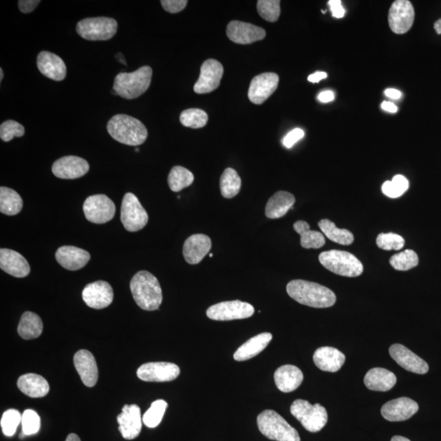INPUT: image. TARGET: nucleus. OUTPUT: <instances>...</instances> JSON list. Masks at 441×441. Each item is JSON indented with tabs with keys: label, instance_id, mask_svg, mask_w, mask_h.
Wrapping results in <instances>:
<instances>
[{
	"label": "nucleus",
	"instance_id": "obj_1",
	"mask_svg": "<svg viewBox=\"0 0 441 441\" xmlns=\"http://www.w3.org/2000/svg\"><path fill=\"white\" fill-rule=\"evenodd\" d=\"M289 297L295 301L314 308H328L336 303V295L331 289L303 280L290 281L286 287Z\"/></svg>",
	"mask_w": 441,
	"mask_h": 441
},
{
	"label": "nucleus",
	"instance_id": "obj_2",
	"mask_svg": "<svg viewBox=\"0 0 441 441\" xmlns=\"http://www.w3.org/2000/svg\"><path fill=\"white\" fill-rule=\"evenodd\" d=\"M130 289L136 303L145 311H156L162 303L161 284L149 271H138L131 280Z\"/></svg>",
	"mask_w": 441,
	"mask_h": 441
},
{
	"label": "nucleus",
	"instance_id": "obj_3",
	"mask_svg": "<svg viewBox=\"0 0 441 441\" xmlns=\"http://www.w3.org/2000/svg\"><path fill=\"white\" fill-rule=\"evenodd\" d=\"M108 131L117 142L133 147L143 144L148 137V131L140 120L124 114L116 115L108 121Z\"/></svg>",
	"mask_w": 441,
	"mask_h": 441
},
{
	"label": "nucleus",
	"instance_id": "obj_4",
	"mask_svg": "<svg viewBox=\"0 0 441 441\" xmlns=\"http://www.w3.org/2000/svg\"><path fill=\"white\" fill-rule=\"evenodd\" d=\"M152 69L148 66L132 73H120L115 76L113 89L125 99H134L143 95L151 85Z\"/></svg>",
	"mask_w": 441,
	"mask_h": 441
},
{
	"label": "nucleus",
	"instance_id": "obj_5",
	"mask_svg": "<svg viewBox=\"0 0 441 441\" xmlns=\"http://www.w3.org/2000/svg\"><path fill=\"white\" fill-rule=\"evenodd\" d=\"M256 423L261 433L266 438L276 441H301L297 430L274 410L261 412Z\"/></svg>",
	"mask_w": 441,
	"mask_h": 441
},
{
	"label": "nucleus",
	"instance_id": "obj_6",
	"mask_svg": "<svg viewBox=\"0 0 441 441\" xmlns=\"http://www.w3.org/2000/svg\"><path fill=\"white\" fill-rule=\"evenodd\" d=\"M319 261L324 268L346 277H357L363 273L361 261L355 255L346 251L323 252L319 256Z\"/></svg>",
	"mask_w": 441,
	"mask_h": 441
},
{
	"label": "nucleus",
	"instance_id": "obj_7",
	"mask_svg": "<svg viewBox=\"0 0 441 441\" xmlns=\"http://www.w3.org/2000/svg\"><path fill=\"white\" fill-rule=\"evenodd\" d=\"M291 414L310 433H318L327 424L328 413L324 406L312 405L305 400H296L290 407Z\"/></svg>",
	"mask_w": 441,
	"mask_h": 441
},
{
	"label": "nucleus",
	"instance_id": "obj_8",
	"mask_svg": "<svg viewBox=\"0 0 441 441\" xmlns=\"http://www.w3.org/2000/svg\"><path fill=\"white\" fill-rule=\"evenodd\" d=\"M118 23L114 18L99 17L85 18L77 24L76 31L90 41H109L117 32Z\"/></svg>",
	"mask_w": 441,
	"mask_h": 441
},
{
	"label": "nucleus",
	"instance_id": "obj_9",
	"mask_svg": "<svg viewBox=\"0 0 441 441\" xmlns=\"http://www.w3.org/2000/svg\"><path fill=\"white\" fill-rule=\"evenodd\" d=\"M120 219L124 229L129 232L142 230L148 224V213L134 194H125L121 205Z\"/></svg>",
	"mask_w": 441,
	"mask_h": 441
},
{
	"label": "nucleus",
	"instance_id": "obj_10",
	"mask_svg": "<svg viewBox=\"0 0 441 441\" xmlns=\"http://www.w3.org/2000/svg\"><path fill=\"white\" fill-rule=\"evenodd\" d=\"M254 314V308L251 304L241 302L240 300L212 305L206 312L208 318L218 321L250 318Z\"/></svg>",
	"mask_w": 441,
	"mask_h": 441
},
{
	"label": "nucleus",
	"instance_id": "obj_11",
	"mask_svg": "<svg viewBox=\"0 0 441 441\" xmlns=\"http://www.w3.org/2000/svg\"><path fill=\"white\" fill-rule=\"evenodd\" d=\"M83 210L86 219L96 224H106L115 215L114 202L103 194L87 198Z\"/></svg>",
	"mask_w": 441,
	"mask_h": 441
},
{
	"label": "nucleus",
	"instance_id": "obj_12",
	"mask_svg": "<svg viewBox=\"0 0 441 441\" xmlns=\"http://www.w3.org/2000/svg\"><path fill=\"white\" fill-rule=\"evenodd\" d=\"M414 17V8L411 2L408 0H396L391 4L389 13L391 30L398 35H403L413 27Z\"/></svg>",
	"mask_w": 441,
	"mask_h": 441
},
{
	"label": "nucleus",
	"instance_id": "obj_13",
	"mask_svg": "<svg viewBox=\"0 0 441 441\" xmlns=\"http://www.w3.org/2000/svg\"><path fill=\"white\" fill-rule=\"evenodd\" d=\"M180 369L173 363L150 362L140 366L137 371L138 379L145 382H164L175 380Z\"/></svg>",
	"mask_w": 441,
	"mask_h": 441
},
{
	"label": "nucleus",
	"instance_id": "obj_14",
	"mask_svg": "<svg viewBox=\"0 0 441 441\" xmlns=\"http://www.w3.org/2000/svg\"><path fill=\"white\" fill-rule=\"evenodd\" d=\"M224 72V66L219 62L215 59L206 60L203 63L200 77L194 86L195 93L205 94L216 90L221 84Z\"/></svg>",
	"mask_w": 441,
	"mask_h": 441
},
{
	"label": "nucleus",
	"instance_id": "obj_15",
	"mask_svg": "<svg viewBox=\"0 0 441 441\" xmlns=\"http://www.w3.org/2000/svg\"><path fill=\"white\" fill-rule=\"evenodd\" d=\"M279 75L275 73H263L251 81L248 96L252 103L261 105L277 89Z\"/></svg>",
	"mask_w": 441,
	"mask_h": 441
},
{
	"label": "nucleus",
	"instance_id": "obj_16",
	"mask_svg": "<svg viewBox=\"0 0 441 441\" xmlns=\"http://www.w3.org/2000/svg\"><path fill=\"white\" fill-rule=\"evenodd\" d=\"M82 297L87 306L94 309H103L113 302L114 292L110 284L99 280L87 284L82 292Z\"/></svg>",
	"mask_w": 441,
	"mask_h": 441
},
{
	"label": "nucleus",
	"instance_id": "obj_17",
	"mask_svg": "<svg viewBox=\"0 0 441 441\" xmlns=\"http://www.w3.org/2000/svg\"><path fill=\"white\" fill-rule=\"evenodd\" d=\"M226 35L232 42L238 45H250L263 41L266 33L264 29L253 24L232 21L227 26Z\"/></svg>",
	"mask_w": 441,
	"mask_h": 441
},
{
	"label": "nucleus",
	"instance_id": "obj_18",
	"mask_svg": "<svg viewBox=\"0 0 441 441\" xmlns=\"http://www.w3.org/2000/svg\"><path fill=\"white\" fill-rule=\"evenodd\" d=\"M89 171V163L85 159L75 156L58 159L52 167V172L55 176L69 180L83 177Z\"/></svg>",
	"mask_w": 441,
	"mask_h": 441
},
{
	"label": "nucleus",
	"instance_id": "obj_19",
	"mask_svg": "<svg viewBox=\"0 0 441 441\" xmlns=\"http://www.w3.org/2000/svg\"><path fill=\"white\" fill-rule=\"evenodd\" d=\"M389 353L391 358L407 371L425 375L429 370L428 363L401 344L391 345Z\"/></svg>",
	"mask_w": 441,
	"mask_h": 441
},
{
	"label": "nucleus",
	"instance_id": "obj_20",
	"mask_svg": "<svg viewBox=\"0 0 441 441\" xmlns=\"http://www.w3.org/2000/svg\"><path fill=\"white\" fill-rule=\"evenodd\" d=\"M419 409V406L416 401L408 397H400L384 405L381 414L387 421H402L410 419L418 413Z\"/></svg>",
	"mask_w": 441,
	"mask_h": 441
},
{
	"label": "nucleus",
	"instance_id": "obj_21",
	"mask_svg": "<svg viewBox=\"0 0 441 441\" xmlns=\"http://www.w3.org/2000/svg\"><path fill=\"white\" fill-rule=\"evenodd\" d=\"M119 431L125 440L137 438L143 428L140 410L137 405H125L118 415Z\"/></svg>",
	"mask_w": 441,
	"mask_h": 441
},
{
	"label": "nucleus",
	"instance_id": "obj_22",
	"mask_svg": "<svg viewBox=\"0 0 441 441\" xmlns=\"http://www.w3.org/2000/svg\"><path fill=\"white\" fill-rule=\"evenodd\" d=\"M211 248L212 241L210 237L203 234L193 235L189 237L184 243V259L187 263L196 265L210 253Z\"/></svg>",
	"mask_w": 441,
	"mask_h": 441
},
{
	"label": "nucleus",
	"instance_id": "obj_23",
	"mask_svg": "<svg viewBox=\"0 0 441 441\" xmlns=\"http://www.w3.org/2000/svg\"><path fill=\"white\" fill-rule=\"evenodd\" d=\"M0 268L17 278L26 277L31 273V266L27 259L17 252L9 249L0 250Z\"/></svg>",
	"mask_w": 441,
	"mask_h": 441
},
{
	"label": "nucleus",
	"instance_id": "obj_24",
	"mask_svg": "<svg viewBox=\"0 0 441 441\" xmlns=\"http://www.w3.org/2000/svg\"><path fill=\"white\" fill-rule=\"evenodd\" d=\"M74 363L83 384L86 386H94L99 380V369L93 354L87 350L77 352Z\"/></svg>",
	"mask_w": 441,
	"mask_h": 441
},
{
	"label": "nucleus",
	"instance_id": "obj_25",
	"mask_svg": "<svg viewBox=\"0 0 441 441\" xmlns=\"http://www.w3.org/2000/svg\"><path fill=\"white\" fill-rule=\"evenodd\" d=\"M37 66L43 75L52 80L62 81L66 76V66L55 53L43 51L37 57Z\"/></svg>",
	"mask_w": 441,
	"mask_h": 441
},
{
	"label": "nucleus",
	"instance_id": "obj_26",
	"mask_svg": "<svg viewBox=\"0 0 441 441\" xmlns=\"http://www.w3.org/2000/svg\"><path fill=\"white\" fill-rule=\"evenodd\" d=\"M56 259L62 268L78 270L89 263L91 256L88 251L75 246H62L56 252Z\"/></svg>",
	"mask_w": 441,
	"mask_h": 441
},
{
	"label": "nucleus",
	"instance_id": "obj_27",
	"mask_svg": "<svg viewBox=\"0 0 441 441\" xmlns=\"http://www.w3.org/2000/svg\"><path fill=\"white\" fill-rule=\"evenodd\" d=\"M313 361L319 370L335 373L340 370L345 363L346 356L336 348L322 347L315 352Z\"/></svg>",
	"mask_w": 441,
	"mask_h": 441
},
{
	"label": "nucleus",
	"instance_id": "obj_28",
	"mask_svg": "<svg viewBox=\"0 0 441 441\" xmlns=\"http://www.w3.org/2000/svg\"><path fill=\"white\" fill-rule=\"evenodd\" d=\"M274 379L276 386L280 391L289 393L298 389L302 384L303 374L298 367L285 365L276 370Z\"/></svg>",
	"mask_w": 441,
	"mask_h": 441
},
{
	"label": "nucleus",
	"instance_id": "obj_29",
	"mask_svg": "<svg viewBox=\"0 0 441 441\" xmlns=\"http://www.w3.org/2000/svg\"><path fill=\"white\" fill-rule=\"evenodd\" d=\"M396 376L384 368H374L367 373L363 382L368 389L376 391H389L396 384Z\"/></svg>",
	"mask_w": 441,
	"mask_h": 441
},
{
	"label": "nucleus",
	"instance_id": "obj_30",
	"mask_svg": "<svg viewBox=\"0 0 441 441\" xmlns=\"http://www.w3.org/2000/svg\"><path fill=\"white\" fill-rule=\"evenodd\" d=\"M273 340V334L270 333H263L241 345L234 354V359L236 361H245L258 356L268 347L270 341Z\"/></svg>",
	"mask_w": 441,
	"mask_h": 441
},
{
	"label": "nucleus",
	"instance_id": "obj_31",
	"mask_svg": "<svg viewBox=\"0 0 441 441\" xmlns=\"http://www.w3.org/2000/svg\"><path fill=\"white\" fill-rule=\"evenodd\" d=\"M17 386L22 393L31 398H41L48 395L50 386L48 382L41 375L27 374L19 377Z\"/></svg>",
	"mask_w": 441,
	"mask_h": 441
},
{
	"label": "nucleus",
	"instance_id": "obj_32",
	"mask_svg": "<svg viewBox=\"0 0 441 441\" xmlns=\"http://www.w3.org/2000/svg\"><path fill=\"white\" fill-rule=\"evenodd\" d=\"M295 203L293 194L280 191L269 198L265 208L266 216L270 219H277L284 217Z\"/></svg>",
	"mask_w": 441,
	"mask_h": 441
},
{
	"label": "nucleus",
	"instance_id": "obj_33",
	"mask_svg": "<svg viewBox=\"0 0 441 441\" xmlns=\"http://www.w3.org/2000/svg\"><path fill=\"white\" fill-rule=\"evenodd\" d=\"M43 321L37 314L27 312L22 316L19 322L17 332L19 335L26 340L35 339L41 335L43 332Z\"/></svg>",
	"mask_w": 441,
	"mask_h": 441
},
{
	"label": "nucleus",
	"instance_id": "obj_34",
	"mask_svg": "<svg viewBox=\"0 0 441 441\" xmlns=\"http://www.w3.org/2000/svg\"><path fill=\"white\" fill-rule=\"evenodd\" d=\"M294 229L301 236V245L304 249H319L326 244V239L321 232L312 231L307 222L298 221Z\"/></svg>",
	"mask_w": 441,
	"mask_h": 441
},
{
	"label": "nucleus",
	"instance_id": "obj_35",
	"mask_svg": "<svg viewBox=\"0 0 441 441\" xmlns=\"http://www.w3.org/2000/svg\"><path fill=\"white\" fill-rule=\"evenodd\" d=\"M23 208V201L19 194L11 188L0 187V212L3 215H18Z\"/></svg>",
	"mask_w": 441,
	"mask_h": 441
},
{
	"label": "nucleus",
	"instance_id": "obj_36",
	"mask_svg": "<svg viewBox=\"0 0 441 441\" xmlns=\"http://www.w3.org/2000/svg\"><path fill=\"white\" fill-rule=\"evenodd\" d=\"M318 226L328 240L337 244L350 245L354 242V236L350 231L338 229L331 220L322 219L318 222Z\"/></svg>",
	"mask_w": 441,
	"mask_h": 441
},
{
	"label": "nucleus",
	"instance_id": "obj_37",
	"mask_svg": "<svg viewBox=\"0 0 441 441\" xmlns=\"http://www.w3.org/2000/svg\"><path fill=\"white\" fill-rule=\"evenodd\" d=\"M241 188V178L234 168H227L220 178L222 196L231 198L238 195Z\"/></svg>",
	"mask_w": 441,
	"mask_h": 441
},
{
	"label": "nucleus",
	"instance_id": "obj_38",
	"mask_svg": "<svg viewBox=\"0 0 441 441\" xmlns=\"http://www.w3.org/2000/svg\"><path fill=\"white\" fill-rule=\"evenodd\" d=\"M194 180V174L182 166H174L168 177V186L173 192H179L184 188L190 187Z\"/></svg>",
	"mask_w": 441,
	"mask_h": 441
},
{
	"label": "nucleus",
	"instance_id": "obj_39",
	"mask_svg": "<svg viewBox=\"0 0 441 441\" xmlns=\"http://www.w3.org/2000/svg\"><path fill=\"white\" fill-rule=\"evenodd\" d=\"M419 256L414 250H406L396 254L390 259V264L397 270L406 271L416 268L419 265Z\"/></svg>",
	"mask_w": 441,
	"mask_h": 441
},
{
	"label": "nucleus",
	"instance_id": "obj_40",
	"mask_svg": "<svg viewBox=\"0 0 441 441\" xmlns=\"http://www.w3.org/2000/svg\"><path fill=\"white\" fill-rule=\"evenodd\" d=\"M168 407L167 402L164 400L154 401L150 409L143 415V421L149 428H154L161 423Z\"/></svg>",
	"mask_w": 441,
	"mask_h": 441
},
{
	"label": "nucleus",
	"instance_id": "obj_41",
	"mask_svg": "<svg viewBox=\"0 0 441 441\" xmlns=\"http://www.w3.org/2000/svg\"><path fill=\"white\" fill-rule=\"evenodd\" d=\"M208 120V116L207 113L205 110L201 109H188L182 111L180 115L181 124L187 128H203L207 124Z\"/></svg>",
	"mask_w": 441,
	"mask_h": 441
},
{
	"label": "nucleus",
	"instance_id": "obj_42",
	"mask_svg": "<svg viewBox=\"0 0 441 441\" xmlns=\"http://www.w3.org/2000/svg\"><path fill=\"white\" fill-rule=\"evenodd\" d=\"M410 187L409 181L402 175H396L391 181H386L382 187V191L387 197L396 198L400 197Z\"/></svg>",
	"mask_w": 441,
	"mask_h": 441
},
{
	"label": "nucleus",
	"instance_id": "obj_43",
	"mask_svg": "<svg viewBox=\"0 0 441 441\" xmlns=\"http://www.w3.org/2000/svg\"><path fill=\"white\" fill-rule=\"evenodd\" d=\"M259 15L269 22L278 21L280 16V1L279 0H259L256 4Z\"/></svg>",
	"mask_w": 441,
	"mask_h": 441
},
{
	"label": "nucleus",
	"instance_id": "obj_44",
	"mask_svg": "<svg viewBox=\"0 0 441 441\" xmlns=\"http://www.w3.org/2000/svg\"><path fill=\"white\" fill-rule=\"evenodd\" d=\"M22 415L17 410H8L4 412L1 421L3 433L11 438L15 434L19 424L22 423Z\"/></svg>",
	"mask_w": 441,
	"mask_h": 441
},
{
	"label": "nucleus",
	"instance_id": "obj_45",
	"mask_svg": "<svg viewBox=\"0 0 441 441\" xmlns=\"http://www.w3.org/2000/svg\"><path fill=\"white\" fill-rule=\"evenodd\" d=\"M376 243L379 248L390 251H398L403 248L405 239L400 235L394 233H381L377 237Z\"/></svg>",
	"mask_w": 441,
	"mask_h": 441
},
{
	"label": "nucleus",
	"instance_id": "obj_46",
	"mask_svg": "<svg viewBox=\"0 0 441 441\" xmlns=\"http://www.w3.org/2000/svg\"><path fill=\"white\" fill-rule=\"evenodd\" d=\"M25 134V128L14 120H7L0 126V138L3 142H10L13 138H21Z\"/></svg>",
	"mask_w": 441,
	"mask_h": 441
},
{
	"label": "nucleus",
	"instance_id": "obj_47",
	"mask_svg": "<svg viewBox=\"0 0 441 441\" xmlns=\"http://www.w3.org/2000/svg\"><path fill=\"white\" fill-rule=\"evenodd\" d=\"M22 433L31 435L38 433L41 429V418L36 411L27 410L24 412L22 419Z\"/></svg>",
	"mask_w": 441,
	"mask_h": 441
},
{
	"label": "nucleus",
	"instance_id": "obj_48",
	"mask_svg": "<svg viewBox=\"0 0 441 441\" xmlns=\"http://www.w3.org/2000/svg\"><path fill=\"white\" fill-rule=\"evenodd\" d=\"M161 3L166 12L178 13L187 7L188 1L187 0H162Z\"/></svg>",
	"mask_w": 441,
	"mask_h": 441
},
{
	"label": "nucleus",
	"instance_id": "obj_49",
	"mask_svg": "<svg viewBox=\"0 0 441 441\" xmlns=\"http://www.w3.org/2000/svg\"><path fill=\"white\" fill-rule=\"evenodd\" d=\"M304 135V131L301 129L298 128L291 131L290 133L285 136L283 140L284 147L287 148L294 147L299 140L303 138Z\"/></svg>",
	"mask_w": 441,
	"mask_h": 441
},
{
	"label": "nucleus",
	"instance_id": "obj_50",
	"mask_svg": "<svg viewBox=\"0 0 441 441\" xmlns=\"http://www.w3.org/2000/svg\"><path fill=\"white\" fill-rule=\"evenodd\" d=\"M41 3L40 0H19L18 7L23 13H30L35 10L38 4Z\"/></svg>",
	"mask_w": 441,
	"mask_h": 441
},
{
	"label": "nucleus",
	"instance_id": "obj_51",
	"mask_svg": "<svg viewBox=\"0 0 441 441\" xmlns=\"http://www.w3.org/2000/svg\"><path fill=\"white\" fill-rule=\"evenodd\" d=\"M333 16L336 18H342L345 15V9L342 6L341 0H331L328 1Z\"/></svg>",
	"mask_w": 441,
	"mask_h": 441
},
{
	"label": "nucleus",
	"instance_id": "obj_52",
	"mask_svg": "<svg viewBox=\"0 0 441 441\" xmlns=\"http://www.w3.org/2000/svg\"><path fill=\"white\" fill-rule=\"evenodd\" d=\"M333 99L334 94L333 92L331 90L324 91L318 96V100L324 103H331Z\"/></svg>",
	"mask_w": 441,
	"mask_h": 441
},
{
	"label": "nucleus",
	"instance_id": "obj_53",
	"mask_svg": "<svg viewBox=\"0 0 441 441\" xmlns=\"http://www.w3.org/2000/svg\"><path fill=\"white\" fill-rule=\"evenodd\" d=\"M327 73L322 71H317L314 74L309 75L308 81L312 83H319V81L327 78Z\"/></svg>",
	"mask_w": 441,
	"mask_h": 441
},
{
	"label": "nucleus",
	"instance_id": "obj_54",
	"mask_svg": "<svg viewBox=\"0 0 441 441\" xmlns=\"http://www.w3.org/2000/svg\"><path fill=\"white\" fill-rule=\"evenodd\" d=\"M381 108L382 110H384L385 111H387V113H390L394 114L398 111L397 106L394 103H390V101H384V103L381 105Z\"/></svg>",
	"mask_w": 441,
	"mask_h": 441
},
{
	"label": "nucleus",
	"instance_id": "obj_55",
	"mask_svg": "<svg viewBox=\"0 0 441 441\" xmlns=\"http://www.w3.org/2000/svg\"><path fill=\"white\" fill-rule=\"evenodd\" d=\"M385 95L391 99L397 100L400 99L401 93L399 90L395 89H387L385 91Z\"/></svg>",
	"mask_w": 441,
	"mask_h": 441
},
{
	"label": "nucleus",
	"instance_id": "obj_56",
	"mask_svg": "<svg viewBox=\"0 0 441 441\" xmlns=\"http://www.w3.org/2000/svg\"><path fill=\"white\" fill-rule=\"evenodd\" d=\"M434 29L438 35H441V18L435 22Z\"/></svg>",
	"mask_w": 441,
	"mask_h": 441
},
{
	"label": "nucleus",
	"instance_id": "obj_57",
	"mask_svg": "<svg viewBox=\"0 0 441 441\" xmlns=\"http://www.w3.org/2000/svg\"><path fill=\"white\" fill-rule=\"evenodd\" d=\"M66 441H81V440L78 435L74 433H71L67 436Z\"/></svg>",
	"mask_w": 441,
	"mask_h": 441
},
{
	"label": "nucleus",
	"instance_id": "obj_58",
	"mask_svg": "<svg viewBox=\"0 0 441 441\" xmlns=\"http://www.w3.org/2000/svg\"><path fill=\"white\" fill-rule=\"evenodd\" d=\"M391 441H411L408 438H404L401 435H395L391 438Z\"/></svg>",
	"mask_w": 441,
	"mask_h": 441
},
{
	"label": "nucleus",
	"instance_id": "obj_59",
	"mask_svg": "<svg viewBox=\"0 0 441 441\" xmlns=\"http://www.w3.org/2000/svg\"><path fill=\"white\" fill-rule=\"evenodd\" d=\"M3 78V71L2 68H0V81H2Z\"/></svg>",
	"mask_w": 441,
	"mask_h": 441
},
{
	"label": "nucleus",
	"instance_id": "obj_60",
	"mask_svg": "<svg viewBox=\"0 0 441 441\" xmlns=\"http://www.w3.org/2000/svg\"><path fill=\"white\" fill-rule=\"evenodd\" d=\"M212 256H213V254H210V258H212Z\"/></svg>",
	"mask_w": 441,
	"mask_h": 441
}]
</instances>
